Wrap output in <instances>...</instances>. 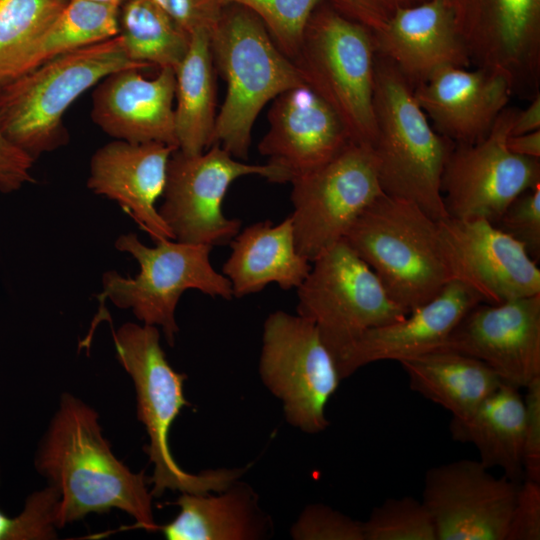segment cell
<instances>
[{
	"mask_svg": "<svg viewBox=\"0 0 540 540\" xmlns=\"http://www.w3.org/2000/svg\"><path fill=\"white\" fill-rule=\"evenodd\" d=\"M36 468L60 491L57 527L113 508L136 527L158 530L144 472L133 473L112 453L97 412L65 393L36 457Z\"/></svg>",
	"mask_w": 540,
	"mask_h": 540,
	"instance_id": "6da1fadb",
	"label": "cell"
},
{
	"mask_svg": "<svg viewBox=\"0 0 540 540\" xmlns=\"http://www.w3.org/2000/svg\"><path fill=\"white\" fill-rule=\"evenodd\" d=\"M374 114L372 150L383 193L414 203L436 221L448 217L441 181L449 140L431 126L412 84L377 54Z\"/></svg>",
	"mask_w": 540,
	"mask_h": 540,
	"instance_id": "7a4b0ae2",
	"label": "cell"
},
{
	"mask_svg": "<svg viewBox=\"0 0 540 540\" xmlns=\"http://www.w3.org/2000/svg\"><path fill=\"white\" fill-rule=\"evenodd\" d=\"M130 68L148 67L128 57L119 34L53 58L0 87L2 130L36 160L67 143L63 117L80 95Z\"/></svg>",
	"mask_w": 540,
	"mask_h": 540,
	"instance_id": "3957f363",
	"label": "cell"
},
{
	"mask_svg": "<svg viewBox=\"0 0 540 540\" xmlns=\"http://www.w3.org/2000/svg\"><path fill=\"white\" fill-rule=\"evenodd\" d=\"M210 47L215 69L227 85L212 145L219 144L233 157L246 160L260 111L282 92L304 82L264 23L240 5L225 6L210 35Z\"/></svg>",
	"mask_w": 540,
	"mask_h": 540,
	"instance_id": "277c9868",
	"label": "cell"
},
{
	"mask_svg": "<svg viewBox=\"0 0 540 540\" xmlns=\"http://www.w3.org/2000/svg\"><path fill=\"white\" fill-rule=\"evenodd\" d=\"M343 240L406 313L453 281L438 221L410 201L382 193L357 217Z\"/></svg>",
	"mask_w": 540,
	"mask_h": 540,
	"instance_id": "5b68a950",
	"label": "cell"
},
{
	"mask_svg": "<svg viewBox=\"0 0 540 540\" xmlns=\"http://www.w3.org/2000/svg\"><path fill=\"white\" fill-rule=\"evenodd\" d=\"M375 57L372 32L323 0L291 59L304 84L337 113L351 142L371 148L376 136Z\"/></svg>",
	"mask_w": 540,
	"mask_h": 540,
	"instance_id": "8992f818",
	"label": "cell"
},
{
	"mask_svg": "<svg viewBox=\"0 0 540 540\" xmlns=\"http://www.w3.org/2000/svg\"><path fill=\"white\" fill-rule=\"evenodd\" d=\"M116 356L134 382L138 419L145 426L149 444L145 447L154 465L152 497L166 490L188 493L220 492L233 484L241 470H207L199 474L184 471L174 460L168 444L170 427L184 406L186 375L168 363L156 326L126 323L113 334Z\"/></svg>",
	"mask_w": 540,
	"mask_h": 540,
	"instance_id": "52a82bcc",
	"label": "cell"
},
{
	"mask_svg": "<svg viewBox=\"0 0 540 540\" xmlns=\"http://www.w3.org/2000/svg\"><path fill=\"white\" fill-rule=\"evenodd\" d=\"M115 247L131 254L140 271L133 278L113 270L105 272L99 300L104 302L108 298L119 308L132 309L143 324L160 326L170 346L179 331L176 306L186 290L195 289L226 300L233 297L228 278L211 265L213 247L209 245L162 239L148 247L131 232L119 236Z\"/></svg>",
	"mask_w": 540,
	"mask_h": 540,
	"instance_id": "ba28073f",
	"label": "cell"
},
{
	"mask_svg": "<svg viewBox=\"0 0 540 540\" xmlns=\"http://www.w3.org/2000/svg\"><path fill=\"white\" fill-rule=\"evenodd\" d=\"M297 296V314L314 323L335 362L366 331L407 314L343 239L311 262Z\"/></svg>",
	"mask_w": 540,
	"mask_h": 540,
	"instance_id": "9c48e42d",
	"label": "cell"
},
{
	"mask_svg": "<svg viewBox=\"0 0 540 540\" xmlns=\"http://www.w3.org/2000/svg\"><path fill=\"white\" fill-rule=\"evenodd\" d=\"M259 372L282 401L289 424L310 434L329 426L325 409L342 379L313 322L282 310L271 313L263 326Z\"/></svg>",
	"mask_w": 540,
	"mask_h": 540,
	"instance_id": "30bf717a",
	"label": "cell"
},
{
	"mask_svg": "<svg viewBox=\"0 0 540 540\" xmlns=\"http://www.w3.org/2000/svg\"><path fill=\"white\" fill-rule=\"evenodd\" d=\"M249 175L288 182L280 168L245 163L219 144L200 154L176 149L168 161L164 201L158 209L174 240L211 247L229 244L241 221L224 215L223 200L235 180Z\"/></svg>",
	"mask_w": 540,
	"mask_h": 540,
	"instance_id": "8fae6325",
	"label": "cell"
},
{
	"mask_svg": "<svg viewBox=\"0 0 540 540\" xmlns=\"http://www.w3.org/2000/svg\"><path fill=\"white\" fill-rule=\"evenodd\" d=\"M290 183L293 211L289 216L296 248L310 262L341 241L383 193L372 148L354 142Z\"/></svg>",
	"mask_w": 540,
	"mask_h": 540,
	"instance_id": "7c38bea8",
	"label": "cell"
},
{
	"mask_svg": "<svg viewBox=\"0 0 540 540\" xmlns=\"http://www.w3.org/2000/svg\"><path fill=\"white\" fill-rule=\"evenodd\" d=\"M517 111L506 107L483 139L451 149L441 181L449 217L495 224L517 196L540 184L539 159L507 148Z\"/></svg>",
	"mask_w": 540,
	"mask_h": 540,
	"instance_id": "4fadbf2b",
	"label": "cell"
},
{
	"mask_svg": "<svg viewBox=\"0 0 540 540\" xmlns=\"http://www.w3.org/2000/svg\"><path fill=\"white\" fill-rule=\"evenodd\" d=\"M518 486L479 460L461 459L427 470L421 501L437 540H505Z\"/></svg>",
	"mask_w": 540,
	"mask_h": 540,
	"instance_id": "5bb4252c",
	"label": "cell"
},
{
	"mask_svg": "<svg viewBox=\"0 0 540 540\" xmlns=\"http://www.w3.org/2000/svg\"><path fill=\"white\" fill-rule=\"evenodd\" d=\"M452 280L497 304L540 294V269L517 240L485 219L438 221Z\"/></svg>",
	"mask_w": 540,
	"mask_h": 540,
	"instance_id": "9a60e30c",
	"label": "cell"
},
{
	"mask_svg": "<svg viewBox=\"0 0 540 540\" xmlns=\"http://www.w3.org/2000/svg\"><path fill=\"white\" fill-rule=\"evenodd\" d=\"M441 349L474 357L503 382L525 388L540 376V294L476 304Z\"/></svg>",
	"mask_w": 540,
	"mask_h": 540,
	"instance_id": "2e32d148",
	"label": "cell"
},
{
	"mask_svg": "<svg viewBox=\"0 0 540 540\" xmlns=\"http://www.w3.org/2000/svg\"><path fill=\"white\" fill-rule=\"evenodd\" d=\"M477 67L518 82L536 77L540 62V0H442Z\"/></svg>",
	"mask_w": 540,
	"mask_h": 540,
	"instance_id": "e0dca14e",
	"label": "cell"
},
{
	"mask_svg": "<svg viewBox=\"0 0 540 540\" xmlns=\"http://www.w3.org/2000/svg\"><path fill=\"white\" fill-rule=\"evenodd\" d=\"M267 118L269 128L258 151L289 183L321 167L351 142L337 113L305 84L275 97Z\"/></svg>",
	"mask_w": 540,
	"mask_h": 540,
	"instance_id": "ac0fdd59",
	"label": "cell"
},
{
	"mask_svg": "<svg viewBox=\"0 0 540 540\" xmlns=\"http://www.w3.org/2000/svg\"><path fill=\"white\" fill-rule=\"evenodd\" d=\"M515 83L498 69L446 66L414 88L435 130L458 144L483 139L506 108Z\"/></svg>",
	"mask_w": 540,
	"mask_h": 540,
	"instance_id": "d6986e66",
	"label": "cell"
},
{
	"mask_svg": "<svg viewBox=\"0 0 540 540\" xmlns=\"http://www.w3.org/2000/svg\"><path fill=\"white\" fill-rule=\"evenodd\" d=\"M140 71L122 69L102 79L92 94L91 119L114 139L156 142L178 149L175 71L160 68L152 79Z\"/></svg>",
	"mask_w": 540,
	"mask_h": 540,
	"instance_id": "ffe728a7",
	"label": "cell"
},
{
	"mask_svg": "<svg viewBox=\"0 0 540 540\" xmlns=\"http://www.w3.org/2000/svg\"><path fill=\"white\" fill-rule=\"evenodd\" d=\"M481 298L458 281H450L433 299L403 318L366 331L336 360L341 379L365 365L401 361L439 349Z\"/></svg>",
	"mask_w": 540,
	"mask_h": 540,
	"instance_id": "44dd1931",
	"label": "cell"
},
{
	"mask_svg": "<svg viewBox=\"0 0 540 540\" xmlns=\"http://www.w3.org/2000/svg\"><path fill=\"white\" fill-rule=\"evenodd\" d=\"M175 150L156 142L115 139L96 150L90 160L88 188L118 202L154 243L174 240L155 204L163 195L168 161Z\"/></svg>",
	"mask_w": 540,
	"mask_h": 540,
	"instance_id": "7402d4cb",
	"label": "cell"
},
{
	"mask_svg": "<svg viewBox=\"0 0 540 540\" xmlns=\"http://www.w3.org/2000/svg\"><path fill=\"white\" fill-rule=\"evenodd\" d=\"M376 54L412 83H422L446 66L469 68L471 61L442 0L399 9L372 33Z\"/></svg>",
	"mask_w": 540,
	"mask_h": 540,
	"instance_id": "603a6c76",
	"label": "cell"
},
{
	"mask_svg": "<svg viewBox=\"0 0 540 540\" xmlns=\"http://www.w3.org/2000/svg\"><path fill=\"white\" fill-rule=\"evenodd\" d=\"M231 253L222 267L233 296L243 297L275 283L284 290L298 288L311 269V262L295 244L290 216L279 224H250L229 243Z\"/></svg>",
	"mask_w": 540,
	"mask_h": 540,
	"instance_id": "cb8c5ba5",
	"label": "cell"
},
{
	"mask_svg": "<svg viewBox=\"0 0 540 540\" xmlns=\"http://www.w3.org/2000/svg\"><path fill=\"white\" fill-rule=\"evenodd\" d=\"M175 504L177 516L158 527L168 540H256L270 529L256 494L245 484L234 482L218 495L182 492Z\"/></svg>",
	"mask_w": 540,
	"mask_h": 540,
	"instance_id": "d4e9b609",
	"label": "cell"
},
{
	"mask_svg": "<svg viewBox=\"0 0 540 540\" xmlns=\"http://www.w3.org/2000/svg\"><path fill=\"white\" fill-rule=\"evenodd\" d=\"M524 422L520 389L502 382L471 416L452 419L449 430L454 441L476 448L485 467L499 468L506 478L520 483L524 479Z\"/></svg>",
	"mask_w": 540,
	"mask_h": 540,
	"instance_id": "484cf974",
	"label": "cell"
},
{
	"mask_svg": "<svg viewBox=\"0 0 540 540\" xmlns=\"http://www.w3.org/2000/svg\"><path fill=\"white\" fill-rule=\"evenodd\" d=\"M411 390L464 420L503 382L484 362L451 350L399 361Z\"/></svg>",
	"mask_w": 540,
	"mask_h": 540,
	"instance_id": "4316f807",
	"label": "cell"
},
{
	"mask_svg": "<svg viewBox=\"0 0 540 540\" xmlns=\"http://www.w3.org/2000/svg\"><path fill=\"white\" fill-rule=\"evenodd\" d=\"M215 70L210 35L193 33L175 70V128L178 150L183 153L200 154L212 146L217 118Z\"/></svg>",
	"mask_w": 540,
	"mask_h": 540,
	"instance_id": "83f0119b",
	"label": "cell"
},
{
	"mask_svg": "<svg viewBox=\"0 0 540 540\" xmlns=\"http://www.w3.org/2000/svg\"><path fill=\"white\" fill-rule=\"evenodd\" d=\"M119 36L132 61L174 71L190 43V36L153 0H122Z\"/></svg>",
	"mask_w": 540,
	"mask_h": 540,
	"instance_id": "f1b7e54d",
	"label": "cell"
},
{
	"mask_svg": "<svg viewBox=\"0 0 540 540\" xmlns=\"http://www.w3.org/2000/svg\"><path fill=\"white\" fill-rule=\"evenodd\" d=\"M119 7L89 0H67L35 41L20 75L60 55L118 35Z\"/></svg>",
	"mask_w": 540,
	"mask_h": 540,
	"instance_id": "f546056e",
	"label": "cell"
},
{
	"mask_svg": "<svg viewBox=\"0 0 540 540\" xmlns=\"http://www.w3.org/2000/svg\"><path fill=\"white\" fill-rule=\"evenodd\" d=\"M67 0H0V87L21 74L37 38Z\"/></svg>",
	"mask_w": 540,
	"mask_h": 540,
	"instance_id": "4dcf8cb0",
	"label": "cell"
},
{
	"mask_svg": "<svg viewBox=\"0 0 540 540\" xmlns=\"http://www.w3.org/2000/svg\"><path fill=\"white\" fill-rule=\"evenodd\" d=\"M363 526L365 540H437L428 509L412 496L386 499Z\"/></svg>",
	"mask_w": 540,
	"mask_h": 540,
	"instance_id": "1f68e13d",
	"label": "cell"
},
{
	"mask_svg": "<svg viewBox=\"0 0 540 540\" xmlns=\"http://www.w3.org/2000/svg\"><path fill=\"white\" fill-rule=\"evenodd\" d=\"M253 12L265 25L281 52L295 55L305 26L323 0H222Z\"/></svg>",
	"mask_w": 540,
	"mask_h": 540,
	"instance_id": "d6a6232c",
	"label": "cell"
},
{
	"mask_svg": "<svg viewBox=\"0 0 540 540\" xmlns=\"http://www.w3.org/2000/svg\"><path fill=\"white\" fill-rule=\"evenodd\" d=\"M60 491L50 484L31 494L23 511L10 518L0 511V540L55 539Z\"/></svg>",
	"mask_w": 540,
	"mask_h": 540,
	"instance_id": "836d02e7",
	"label": "cell"
},
{
	"mask_svg": "<svg viewBox=\"0 0 540 540\" xmlns=\"http://www.w3.org/2000/svg\"><path fill=\"white\" fill-rule=\"evenodd\" d=\"M291 535L297 540H365L363 522L324 504L308 505Z\"/></svg>",
	"mask_w": 540,
	"mask_h": 540,
	"instance_id": "e575fe53",
	"label": "cell"
},
{
	"mask_svg": "<svg viewBox=\"0 0 540 540\" xmlns=\"http://www.w3.org/2000/svg\"><path fill=\"white\" fill-rule=\"evenodd\" d=\"M495 226L523 244L536 261L540 258V184L517 196Z\"/></svg>",
	"mask_w": 540,
	"mask_h": 540,
	"instance_id": "d590c367",
	"label": "cell"
},
{
	"mask_svg": "<svg viewBox=\"0 0 540 540\" xmlns=\"http://www.w3.org/2000/svg\"><path fill=\"white\" fill-rule=\"evenodd\" d=\"M153 1L189 36L198 31L211 35L226 6L222 0Z\"/></svg>",
	"mask_w": 540,
	"mask_h": 540,
	"instance_id": "8d00e7d4",
	"label": "cell"
},
{
	"mask_svg": "<svg viewBox=\"0 0 540 540\" xmlns=\"http://www.w3.org/2000/svg\"><path fill=\"white\" fill-rule=\"evenodd\" d=\"M540 539V482L524 478L518 486L505 540Z\"/></svg>",
	"mask_w": 540,
	"mask_h": 540,
	"instance_id": "74e56055",
	"label": "cell"
},
{
	"mask_svg": "<svg viewBox=\"0 0 540 540\" xmlns=\"http://www.w3.org/2000/svg\"><path fill=\"white\" fill-rule=\"evenodd\" d=\"M344 17L361 24L372 33L379 31L399 10L428 0H325Z\"/></svg>",
	"mask_w": 540,
	"mask_h": 540,
	"instance_id": "f35d334b",
	"label": "cell"
},
{
	"mask_svg": "<svg viewBox=\"0 0 540 540\" xmlns=\"http://www.w3.org/2000/svg\"><path fill=\"white\" fill-rule=\"evenodd\" d=\"M525 389L524 478L540 482V376Z\"/></svg>",
	"mask_w": 540,
	"mask_h": 540,
	"instance_id": "ab89813d",
	"label": "cell"
},
{
	"mask_svg": "<svg viewBox=\"0 0 540 540\" xmlns=\"http://www.w3.org/2000/svg\"><path fill=\"white\" fill-rule=\"evenodd\" d=\"M34 161L5 135L0 124V191L11 193L33 183L31 169Z\"/></svg>",
	"mask_w": 540,
	"mask_h": 540,
	"instance_id": "60d3db41",
	"label": "cell"
},
{
	"mask_svg": "<svg viewBox=\"0 0 540 540\" xmlns=\"http://www.w3.org/2000/svg\"><path fill=\"white\" fill-rule=\"evenodd\" d=\"M537 130H540L539 93L524 110L517 111L510 135H519Z\"/></svg>",
	"mask_w": 540,
	"mask_h": 540,
	"instance_id": "b9f144b4",
	"label": "cell"
},
{
	"mask_svg": "<svg viewBox=\"0 0 540 540\" xmlns=\"http://www.w3.org/2000/svg\"><path fill=\"white\" fill-rule=\"evenodd\" d=\"M506 144L507 148L516 155L540 159V130L509 135Z\"/></svg>",
	"mask_w": 540,
	"mask_h": 540,
	"instance_id": "7bdbcfd3",
	"label": "cell"
},
{
	"mask_svg": "<svg viewBox=\"0 0 540 540\" xmlns=\"http://www.w3.org/2000/svg\"><path fill=\"white\" fill-rule=\"evenodd\" d=\"M89 1H94L98 3H104V4H111V5H116V6H120L122 2V0H89Z\"/></svg>",
	"mask_w": 540,
	"mask_h": 540,
	"instance_id": "ee69618b",
	"label": "cell"
}]
</instances>
